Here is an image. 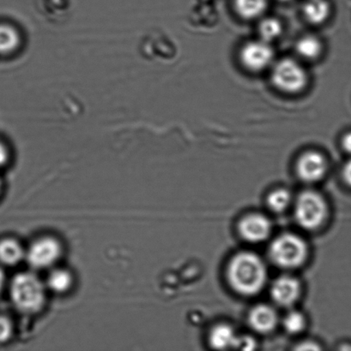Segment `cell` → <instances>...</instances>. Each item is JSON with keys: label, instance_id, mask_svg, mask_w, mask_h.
<instances>
[{"label": "cell", "instance_id": "obj_1", "mask_svg": "<svg viewBox=\"0 0 351 351\" xmlns=\"http://www.w3.org/2000/svg\"><path fill=\"white\" fill-rule=\"evenodd\" d=\"M228 278L230 285L239 294L256 295L267 284L266 264L258 254L243 251L236 254L230 261Z\"/></svg>", "mask_w": 351, "mask_h": 351}, {"label": "cell", "instance_id": "obj_2", "mask_svg": "<svg viewBox=\"0 0 351 351\" xmlns=\"http://www.w3.org/2000/svg\"><path fill=\"white\" fill-rule=\"evenodd\" d=\"M10 295L19 311L34 313L39 311L44 304L45 287L36 275L22 273L13 278Z\"/></svg>", "mask_w": 351, "mask_h": 351}, {"label": "cell", "instance_id": "obj_3", "mask_svg": "<svg viewBox=\"0 0 351 351\" xmlns=\"http://www.w3.org/2000/svg\"><path fill=\"white\" fill-rule=\"evenodd\" d=\"M308 247L300 236L284 233L271 243L270 257L277 266L284 269H294L302 266L307 259Z\"/></svg>", "mask_w": 351, "mask_h": 351}, {"label": "cell", "instance_id": "obj_4", "mask_svg": "<svg viewBox=\"0 0 351 351\" xmlns=\"http://www.w3.org/2000/svg\"><path fill=\"white\" fill-rule=\"evenodd\" d=\"M328 216V205L318 192L307 191L298 196L295 205V220L302 228L318 229Z\"/></svg>", "mask_w": 351, "mask_h": 351}, {"label": "cell", "instance_id": "obj_5", "mask_svg": "<svg viewBox=\"0 0 351 351\" xmlns=\"http://www.w3.org/2000/svg\"><path fill=\"white\" fill-rule=\"evenodd\" d=\"M275 86L281 91L295 94L308 84V74L299 62L284 58L275 65L271 75Z\"/></svg>", "mask_w": 351, "mask_h": 351}, {"label": "cell", "instance_id": "obj_6", "mask_svg": "<svg viewBox=\"0 0 351 351\" xmlns=\"http://www.w3.org/2000/svg\"><path fill=\"white\" fill-rule=\"evenodd\" d=\"M61 254L60 243L52 237L36 241L27 251L29 263L34 268L43 269L56 263Z\"/></svg>", "mask_w": 351, "mask_h": 351}, {"label": "cell", "instance_id": "obj_7", "mask_svg": "<svg viewBox=\"0 0 351 351\" xmlns=\"http://www.w3.org/2000/svg\"><path fill=\"white\" fill-rule=\"evenodd\" d=\"M274 53L269 43L262 40L250 41L243 47L240 58L244 66L252 71L267 69L273 60Z\"/></svg>", "mask_w": 351, "mask_h": 351}, {"label": "cell", "instance_id": "obj_8", "mask_svg": "<svg viewBox=\"0 0 351 351\" xmlns=\"http://www.w3.org/2000/svg\"><path fill=\"white\" fill-rule=\"evenodd\" d=\"M239 232L249 243H259L266 241L271 232V223L267 216L251 213L239 223Z\"/></svg>", "mask_w": 351, "mask_h": 351}, {"label": "cell", "instance_id": "obj_9", "mask_svg": "<svg viewBox=\"0 0 351 351\" xmlns=\"http://www.w3.org/2000/svg\"><path fill=\"white\" fill-rule=\"evenodd\" d=\"M328 164L325 157L316 151H308L299 158L297 171L302 181L315 182L324 177Z\"/></svg>", "mask_w": 351, "mask_h": 351}, {"label": "cell", "instance_id": "obj_10", "mask_svg": "<svg viewBox=\"0 0 351 351\" xmlns=\"http://www.w3.org/2000/svg\"><path fill=\"white\" fill-rule=\"evenodd\" d=\"M300 294V283L297 278L290 275H284L278 278L271 285V298L275 304L281 307H291L298 300Z\"/></svg>", "mask_w": 351, "mask_h": 351}, {"label": "cell", "instance_id": "obj_11", "mask_svg": "<svg viewBox=\"0 0 351 351\" xmlns=\"http://www.w3.org/2000/svg\"><path fill=\"white\" fill-rule=\"evenodd\" d=\"M249 324L254 331L259 333H268L275 328L278 322L276 311L271 306L258 305L250 312Z\"/></svg>", "mask_w": 351, "mask_h": 351}, {"label": "cell", "instance_id": "obj_12", "mask_svg": "<svg viewBox=\"0 0 351 351\" xmlns=\"http://www.w3.org/2000/svg\"><path fill=\"white\" fill-rule=\"evenodd\" d=\"M23 36L16 27L0 23V55L7 56L16 53L22 47Z\"/></svg>", "mask_w": 351, "mask_h": 351}, {"label": "cell", "instance_id": "obj_13", "mask_svg": "<svg viewBox=\"0 0 351 351\" xmlns=\"http://www.w3.org/2000/svg\"><path fill=\"white\" fill-rule=\"evenodd\" d=\"M238 335L231 326L221 324L215 326L210 335V343L216 350L235 349Z\"/></svg>", "mask_w": 351, "mask_h": 351}, {"label": "cell", "instance_id": "obj_14", "mask_svg": "<svg viewBox=\"0 0 351 351\" xmlns=\"http://www.w3.org/2000/svg\"><path fill=\"white\" fill-rule=\"evenodd\" d=\"M304 12L309 23L321 24L328 19L329 3L326 0H308L305 3Z\"/></svg>", "mask_w": 351, "mask_h": 351}, {"label": "cell", "instance_id": "obj_15", "mask_svg": "<svg viewBox=\"0 0 351 351\" xmlns=\"http://www.w3.org/2000/svg\"><path fill=\"white\" fill-rule=\"evenodd\" d=\"M24 256L22 246L16 240L5 239L0 242V261L9 266L19 263Z\"/></svg>", "mask_w": 351, "mask_h": 351}, {"label": "cell", "instance_id": "obj_16", "mask_svg": "<svg viewBox=\"0 0 351 351\" xmlns=\"http://www.w3.org/2000/svg\"><path fill=\"white\" fill-rule=\"evenodd\" d=\"M267 0H236V8L240 16L253 19L260 16L267 9Z\"/></svg>", "mask_w": 351, "mask_h": 351}, {"label": "cell", "instance_id": "obj_17", "mask_svg": "<svg viewBox=\"0 0 351 351\" xmlns=\"http://www.w3.org/2000/svg\"><path fill=\"white\" fill-rule=\"evenodd\" d=\"M297 51L299 55L305 60H315L319 56L322 51L321 41L315 36H308L302 37L297 45Z\"/></svg>", "mask_w": 351, "mask_h": 351}, {"label": "cell", "instance_id": "obj_18", "mask_svg": "<svg viewBox=\"0 0 351 351\" xmlns=\"http://www.w3.org/2000/svg\"><path fill=\"white\" fill-rule=\"evenodd\" d=\"M71 285V275L65 270H54L52 271L47 278L48 287L57 293L67 291L68 289H70Z\"/></svg>", "mask_w": 351, "mask_h": 351}, {"label": "cell", "instance_id": "obj_19", "mask_svg": "<svg viewBox=\"0 0 351 351\" xmlns=\"http://www.w3.org/2000/svg\"><path fill=\"white\" fill-rule=\"evenodd\" d=\"M292 201L291 193L284 189L271 192L267 199V204L271 211L283 213L290 206Z\"/></svg>", "mask_w": 351, "mask_h": 351}, {"label": "cell", "instance_id": "obj_20", "mask_svg": "<svg viewBox=\"0 0 351 351\" xmlns=\"http://www.w3.org/2000/svg\"><path fill=\"white\" fill-rule=\"evenodd\" d=\"M282 24L280 21L275 19H267L260 24L259 31L261 40L271 43L277 39L282 33Z\"/></svg>", "mask_w": 351, "mask_h": 351}, {"label": "cell", "instance_id": "obj_21", "mask_svg": "<svg viewBox=\"0 0 351 351\" xmlns=\"http://www.w3.org/2000/svg\"><path fill=\"white\" fill-rule=\"evenodd\" d=\"M306 319L302 313L298 311L288 312L284 319L285 330L291 335H297L305 328Z\"/></svg>", "mask_w": 351, "mask_h": 351}, {"label": "cell", "instance_id": "obj_22", "mask_svg": "<svg viewBox=\"0 0 351 351\" xmlns=\"http://www.w3.org/2000/svg\"><path fill=\"white\" fill-rule=\"evenodd\" d=\"M12 335V325L8 319L0 316V343L6 342Z\"/></svg>", "mask_w": 351, "mask_h": 351}, {"label": "cell", "instance_id": "obj_23", "mask_svg": "<svg viewBox=\"0 0 351 351\" xmlns=\"http://www.w3.org/2000/svg\"><path fill=\"white\" fill-rule=\"evenodd\" d=\"M256 340L249 336H238L236 343L235 349L242 350H253L256 349Z\"/></svg>", "mask_w": 351, "mask_h": 351}, {"label": "cell", "instance_id": "obj_24", "mask_svg": "<svg viewBox=\"0 0 351 351\" xmlns=\"http://www.w3.org/2000/svg\"><path fill=\"white\" fill-rule=\"evenodd\" d=\"M9 159V150L8 147L5 143L0 141V167L5 165Z\"/></svg>", "mask_w": 351, "mask_h": 351}, {"label": "cell", "instance_id": "obj_25", "mask_svg": "<svg viewBox=\"0 0 351 351\" xmlns=\"http://www.w3.org/2000/svg\"><path fill=\"white\" fill-rule=\"evenodd\" d=\"M343 176L346 184L351 186V160L348 161L343 167Z\"/></svg>", "mask_w": 351, "mask_h": 351}, {"label": "cell", "instance_id": "obj_26", "mask_svg": "<svg viewBox=\"0 0 351 351\" xmlns=\"http://www.w3.org/2000/svg\"><path fill=\"white\" fill-rule=\"evenodd\" d=\"M343 147L347 153L351 154V132L347 134L343 138Z\"/></svg>", "mask_w": 351, "mask_h": 351}, {"label": "cell", "instance_id": "obj_27", "mask_svg": "<svg viewBox=\"0 0 351 351\" xmlns=\"http://www.w3.org/2000/svg\"><path fill=\"white\" fill-rule=\"evenodd\" d=\"M3 283H5V274H3V271L0 268V291H1Z\"/></svg>", "mask_w": 351, "mask_h": 351}, {"label": "cell", "instance_id": "obj_28", "mask_svg": "<svg viewBox=\"0 0 351 351\" xmlns=\"http://www.w3.org/2000/svg\"><path fill=\"white\" fill-rule=\"evenodd\" d=\"M0 191H1V180H0Z\"/></svg>", "mask_w": 351, "mask_h": 351}, {"label": "cell", "instance_id": "obj_29", "mask_svg": "<svg viewBox=\"0 0 351 351\" xmlns=\"http://www.w3.org/2000/svg\"><path fill=\"white\" fill-rule=\"evenodd\" d=\"M281 1H288V0H281Z\"/></svg>", "mask_w": 351, "mask_h": 351}]
</instances>
